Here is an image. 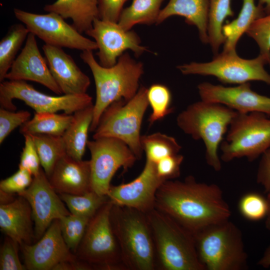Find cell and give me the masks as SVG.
I'll use <instances>...</instances> for the list:
<instances>
[{
    "label": "cell",
    "instance_id": "6da1fadb",
    "mask_svg": "<svg viewBox=\"0 0 270 270\" xmlns=\"http://www.w3.org/2000/svg\"><path fill=\"white\" fill-rule=\"evenodd\" d=\"M154 208L193 234L231 216L220 188L198 182L192 176L164 181L156 192Z\"/></svg>",
    "mask_w": 270,
    "mask_h": 270
},
{
    "label": "cell",
    "instance_id": "7a4b0ae2",
    "mask_svg": "<svg viewBox=\"0 0 270 270\" xmlns=\"http://www.w3.org/2000/svg\"><path fill=\"white\" fill-rule=\"evenodd\" d=\"M80 57L91 70L96 85V100L90 128L92 132L108 106L120 100L128 102L136 95L140 88L139 81L144 74V66L126 52L110 67H104L98 63L92 50L82 51Z\"/></svg>",
    "mask_w": 270,
    "mask_h": 270
},
{
    "label": "cell",
    "instance_id": "3957f363",
    "mask_svg": "<svg viewBox=\"0 0 270 270\" xmlns=\"http://www.w3.org/2000/svg\"><path fill=\"white\" fill-rule=\"evenodd\" d=\"M146 216L154 238L156 269L206 270L192 232L155 208Z\"/></svg>",
    "mask_w": 270,
    "mask_h": 270
},
{
    "label": "cell",
    "instance_id": "277c9868",
    "mask_svg": "<svg viewBox=\"0 0 270 270\" xmlns=\"http://www.w3.org/2000/svg\"><path fill=\"white\" fill-rule=\"evenodd\" d=\"M110 218L126 269H156L154 238L146 214L113 204Z\"/></svg>",
    "mask_w": 270,
    "mask_h": 270
},
{
    "label": "cell",
    "instance_id": "5b68a950",
    "mask_svg": "<svg viewBox=\"0 0 270 270\" xmlns=\"http://www.w3.org/2000/svg\"><path fill=\"white\" fill-rule=\"evenodd\" d=\"M236 113L223 104L201 100L189 105L176 118L181 130L193 139L203 141L206 163L215 171L222 168L218 148Z\"/></svg>",
    "mask_w": 270,
    "mask_h": 270
},
{
    "label": "cell",
    "instance_id": "8992f818",
    "mask_svg": "<svg viewBox=\"0 0 270 270\" xmlns=\"http://www.w3.org/2000/svg\"><path fill=\"white\" fill-rule=\"evenodd\" d=\"M196 252L206 270H245L248 255L242 234L229 220L194 234Z\"/></svg>",
    "mask_w": 270,
    "mask_h": 270
},
{
    "label": "cell",
    "instance_id": "52a82bcc",
    "mask_svg": "<svg viewBox=\"0 0 270 270\" xmlns=\"http://www.w3.org/2000/svg\"><path fill=\"white\" fill-rule=\"evenodd\" d=\"M148 88L142 86L130 100L114 102L102 114L94 131V139L112 138L126 144L138 159L143 150L140 128L146 111L149 105Z\"/></svg>",
    "mask_w": 270,
    "mask_h": 270
},
{
    "label": "cell",
    "instance_id": "ba28073f",
    "mask_svg": "<svg viewBox=\"0 0 270 270\" xmlns=\"http://www.w3.org/2000/svg\"><path fill=\"white\" fill-rule=\"evenodd\" d=\"M109 200L90 219L75 254L92 270H126L111 224Z\"/></svg>",
    "mask_w": 270,
    "mask_h": 270
},
{
    "label": "cell",
    "instance_id": "9c48e42d",
    "mask_svg": "<svg viewBox=\"0 0 270 270\" xmlns=\"http://www.w3.org/2000/svg\"><path fill=\"white\" fill-rule=\"evenodd\" d=\"M220 146L224 162L243 157L256 160L270 148V119L261 112H237Z\"/></svg>",
    "mask_w": 270,
    "mask_h": 270
},
{
    "label": "cell",
    "instance_id": "30bf717a",
    "mask_svg": "<svg viewBox=\"0 0 270 270\" xmlns=\"http://www.w3.org/2000/svg\"><path fill=\"white\" fill-rule=\"evenodd\" d=\"M268 59L262 54L252 59L240 57L236 52L222 51L209 62H192L178 66L183 74L212 76L224 84H242L250 81L264 82L270 86V74L264 68Z\"/></svg>",
    "mask_w": 270,
    "mask_h": 270
},
{
    "label": "cell",
    "instance_id": "8fae6325",
    "mask_svg": "<svg viewBox=\"0 0 270 270\" xmlns=\"http://www.w3.org/2000/svg\"><path fill=\"white\" fill-rule=\"evenodd\" d=\"M22 100L36 112H56L63 110L72 114L92 104V98L87 94L52 96L42 93L24 80H7L0 84V108L15 111L12 100Z\"/></svg>",
    "mask_w": 270,
    "mask_h": 270
},
{
    "label": "cell",
    "instance_id": "7c38bea8",
    "mask_svg": "<svg viewBox=\"0 0 270 270\" xmlns=\"http://www.w3.org/2000/svg\"><path fill=\"white\" fill-rule=\"evenodd\" d=\"M87 147L91 156V190L99 195L107 196L116 171L120 168L127 170L138 158L126 144L116 138L88 140Z\"/></svg>",
    "mask_w": 270,
    "mask_h": 270
},
{
    "label": "cell",
    "instance_id": "4fadbf2b",
    "mask_svg": "<svg viewBox=\"0 0 270 270\" xmlns=\"http://www.w3.org/2000/svg\"><path fill=\"white\" fill-rule=\"evenodd\" d=\"M14 12L16 19L26 26L30 32L45 44L82 51L98 50L94 41L82 36L56 13L38 14L18 8H14Z\"/></svg>",
    "mask_w": 270,
    "mask_h": 270
},
{
    "label": "cell",
    "instance_id": "5bb4252c",
    "mask_svg": "<svg viewBox=\"0 0 270 270\" xmlns=\"http://www.w3.org/2000/svg\"><path fill=\"white\" fill-rule=\"evenodd\" d=\"M18 195L25 198L31 207L36 240L42 238L54 220L70 214L42 168L30 185Z\"/></svg>",
    "mask_w": 270,
    "mask_h": 270
},
{
    "label": "cell",
    "instance_id": "9a60e30c",
    "mask_svg": "<svg viewBox=\"0 0 270 270\" xmlns=\"http://www.w3.org/2000/svg\"><path fill=\"white\" fill-rule=\"evenodd\" d=\"M86 34L94 39L98 46L96 53L100 64L104 67L114 65L126 50H131L136 56L148 51L142 46L138 36L133 30H126L118 24L96 18L92 28Z\"/></svg>",
    "mask_w": 270,
    "mask_h": 270
},
{
    "label": "cell",
    "instance_id": "2e32d148",
    "mask_svg": "<svg viewBox=\"0 0 270 270\" xmlns=\"http://www.w3.org/2000/svg\"><path fill=\"white\" fill-rule=\"evenodd\" d=\"M166 180L156 172V164L146 160L139 176L126 184L110 186L107 194L114 204L136 209L144 214L154 208L156 192Z\"/></svg>",
    "mask_w": 270,
    "mask_h": 270
},
{
    "label": "cell",
    "instance_id": "e0dca14e",
    "mask_svg": "<svg viewBox=\"0 0 270 270\" xmlns=\"http://www.w3.org/2000/svg\"><path fill=\"white\" fill-rule=\"evenodd\" d=\"M20 248L28 270H54L62 262L78 259L63 238L58 219L52 222L36 243L20 244Z\"/></svg>",
    "mask_w": 270,
    "mask_h": 270
},
{
    "label": "cell",
    "instance_id": "ac0fdd59",
    "mask_svg": "<svg viewBox=\"0 0 270 270\" xmlns=\"http://www.w3.org/2000/svg\"><path fill=\"white\" fill-rule=\"evenodd\" d=\"M198 89L202 100L220 104L241 114L258 112L270 116V97L254 92L249 82L226 87L204 82Z\"/></svg>",
    "mask_w": 270,
    "mask_h": 270
},
{
    "label": "cell",
    "instance_id": "d6986e66",
    "mask_svg": "<svg viewBox=\"0 0 270 270\" xmlns=\"http://www.w3.org/2000/svg\"><path fill=\"white\" fill-rule=\"evenodd\" d=\"M36 37L33 34H28L24 47L6 75L5 79L34 82L54 93L60 94L62 92L52 75L46 58L40 51Z\"/></svg>",
    "mask_w": 270,
    "mask_h": 270
},
{
    "label": "cell",
    "instance_id": "ffe728a7",
    "mask_svg": "<svg viewBox=\"0 0 270 270\" xmlns=\"http://www.w3.org/2000/svg\"><path fill=\"white\" fill-rule=\"evenodd\" d=\"M50 72L64 94H86L90 84L89 77L62 48L47 44L42 46Z\"/></svg>",
    "mask_w": 270,
    "mask_h": 270
},
{
    "label": "cell",
    "instance_id": "44dd1931",
    "mask_svg": "<svg viewBox=\"0 0 270 270\" xmlns=\"http://www.w3.org/2000/svg\"><path fill=\"white\" fill-rule=\"evenodd\" d=\"M48 178L58 194L88 192L92 190L90 160H76L66 154L56 163Z\"/></svg>",
    "mask_w": 270,
    "mask_h": 270
},
{
    "label": "cell",
    "instance_id": "7402d4cb",
    "mask_svg": "<svg viewBox=\"0 0 270 270\" xmlns=\"http://www.w3.org/2000/svg\"><path fill=\"white\" fill-rule=\"evenodd\" d=\"M31 207L24 197L0 204V228L8 236L20 244H32L34 240Z\"/></svg>",
    "mask_w": 270,
    "mask_h": 270
},
{
    "label": "cell",
    "instance_id": "603a6c76",
    "mask_svg": "<svg viewBox=\"0 0 270 270\" xmlns=\"http://www.w3.org/2000/svg\"><path fill=\"white\" fill-rule=\"evenodd\" d=\"M208 0H170L160 10L156 24L170 16H179L188 24L195 26L200 38L204 44H208Z\"/></svg>",
    "mask_w": 270,
    "mask_h": 270
},
{
    "label": "cell",
    "instance_id": "cb8c5ba5",
    "mask_svg": "<svg viewBox=\"0 0 270 270\" xmlns=\"http://www.w3.org/2000/svg\"><path fill=\"white\" fill-rule=\"evenodd\" d=\"M44 10L71 19L72 25L81 34L90 30L98 18V0H57L46 5Z\"/></svg>",
    "mask_w": 270,
    "mask_h": 270
},
{
    "label": "cell",
    "instance_id": "d4e9b609",
    "mask_svg": "<svg viewBox=\"0 0 270 270\" xmlns=\"http://www.w3.org/2000/svg\"><path fill=\"white\" fill-rule=\"evenodd\" d=\"M93 116V104L77 110L73 114L72 120L62 136L66 154L75 160H82Z\"/></svg>",
    "mask_w": 270,
    "mask_h": 270
},
{
    "label": "cell",
    "instance_id": "484cf974",
    "mask_svg": "<svg viewBox=\"0 0 270 270\" xmlns=\"http://www.w3.org/2000/svg\"><path fill=\"white\" fill-rule=\"evenodd\" d=\"M265 14L264 9L256 5L254 0H242V8L236 18L223 26L225 42L222 51L236 52V44L242 35L255 20Z\"/></svg>",
    "mask_w": 270,
    "mask_h": 270
},
{
    "label": "cell",
    "instance_id": "4316f807",
    "mask_svg": "<svg viewBox=\"0 0 270 270\" xmlns=\"http://www.w3.org/2000/svg\"><path fill=\"white\" fill-rule=\"evenodd\" d=\"M72 118L73 114L65 112H36L32 118L20 126V131L23 135L46 134L62 136Z\"/></svg>",
    "mask_w": 270,
    "mask_h": 270
},
{
    "label": "cell",
    "instance_id": "83f0119b",
    "mask_svg": "<svg viewBox=\"0 0 270 270\" xmlns=\"http://www.w3.org/2000/svg\"><path fill=\"white\" fill-rule=\"evenodd\" d=\"M164 0H132L131 4L123 9L118 21L124 30H130L137 24L156 23Z\"/></svg>",
    "mask_w": 270,
    "mask_h": 270
},
{
    "label": "cell",
    "instance_id": "f1b7e54d",
    "mask_svg": "<svg viewBox=\"0 0 270 270\" xmlns=\"http://www.w3.org/2000/svg\"><path fill=\"white\" fill-rule=\"evenodd\" d=\"M232 0H208V44L214 55L225 42L222 27L225 20L233 16Z\"/></svg>",
    "mask_w": 270,
    "mask_h": 270
},
{
    "label": "cell",
    "instance_id": "f546056e",
    "mask_svg": "<svg viewBox=\"0 0 270 270\" xmlns=\"http://www.w3.org/2000/svg\"><path fill=\"white\" fill-rule=\"evenodd\" d=\"M30 32L24 24L12 25L0 41V82L5 79Z\"/></svg>",
    "mask_w": 270,
    "mask_h": 270
},
{
    "label": "cell",
    "instance_id": "4dcf8cb0",
    "mask_svg": "<svg viewBox=\"0 0 270 270\" xmlns=\"http://www.w3.org/2000/svg\"><path fill=\"white\" fill-rule=\"evenodd\" d=\"M33 140L40 164L48 178L58 161L66 154L62 136L30 134Z\"/></svg>",
    "mask_w": 270,
    "mask_h": 270
},
{
    "label": "cell",
    "instance_id": "1f68e13d",
    "mask_svg": "<svg viewBox=\"0 0 270 270\" xmlns=\"http://www.w3.org/2000/svg\"><path fill=\"white\" fill-rule=\"evenodd\" d=\"M140 142L146 160L155 164L166 156L178 154L182 148L174 137L160 132L142 136Z\"/></svg>",
    "mask_w": 270,
    "mask_h": 270
},
{
    "label": "cell",
    "instance_id": "d6a6232c",
    "mask_svg": "<svg viewBox=\"0 0 270 270\" xmlns=\"http://www.w3.org/2000/svg\"><path fill=\"white\" fill-rule=\"evenodd\" d=\"M70 213L74 215L92 218L108 200L107 196H100L92 190L82 194H58Z\"/></svg>",
    "mask_w": 270,
    "mask_h": 270
},
{
    "label": "cell",
    "instance_id": "836d02e7",
    "mask_svg": "<svg viewBox=\"0 0 270 270\" xmlns=\"http://www.w3.org/2000/svg\"><path fill=\"white\" fill-rule=\"evenodd\" d=\"M147 97L152 109L148 118L150 126L173 112V108L170 106L172 94L166 86L160 84H152L148 88Z\"/></svg>",
    "mask_w": 270,
    "mask_h": 270
},
{
    "label": "cell",
    "instance_id": "e575fe53",
    "mask_svg": "<svg viewBox=\"0 0 270 270\" xmlns=\"http://www.w3.org/2000/svg\"><path fill=\"white\" fill-rule=\"evenodd\" d=\"M91 218L70 214L60 219L63 238L68 248L74 254Z\"/></svg>",
    "mask_w": 270,
    "mask_h": 270
},
{
    "label": "cell",
    "instance_id": "d590c367",
    "mask_svg": "<svg viewBox=\"0 0 270 270\" xmlns=\"http://www.w3.org/2000/svg\"><path fill=\"white\" fill-rule=\"evenodd\" d=\"M238 209L240 214L246 220L259 221L266 216L268 202L266 196L257 192H248L239 200Z\"/></svg>",
    "mask_w": 270,
    "mask_h": 270
},
{
    "label": "cell",
    "instance_id": "8d00e7d4",
    "mask_svg": "<svg viewBox=\"0 0 270 270\" xmlns=\"http://www.w3.org/2000/svg\"><path fill=\"white\" fill-rule=\"evenodd\" d=\"M246 33L256 42L260 54L268 59L270 65V14L255 20Z\"/></svg>",
    "mask_w": 270,
    "mask_h": 270
},
{
    "label": "cell",
    "instance_id": "74e56055",
    "mask_svg": "<svg viewBox=\"0 0 270 270\" xmlns=\"http://www.w3.org/2000/svg\"><path fill=\"white\" fill-rule=\"evenodd\" d=\"M30 113L27 110L15 112L0 108V144L11 132L29 120Z\"/></svg>",
    "mask_w": 270,
    "mask_h": 270
},
{
    "label": "cell",
    "instance_id": "f35d334b",
    "mask_svg": "<svg viewBox=\"0 0 270 270\" xmlns=\"http://www.w3.org/2000/svg\"><path fill=\"white\" fill-rule=\"evenodd\" d=\"M20 244L6 236L0 248V270H24L26 268L20 260L18 254Z\"/></svg>",
    "mask_w": 270,
    "mask_h": 270
},
{
    "label": "cell",
    "instance_id": "ab89813d",
    "mask_svg": "<svg viewBox=\"0 0 270 270\" xmlns=\"http://www.w3.org/2000/svg\"><path fill=\"white\" fill-rule=\"evenodd\" d=\"M23 136L24 146L21 154L18 167L20 169L28 171L34 176L39 173L41 168L40 158L32 136L30 134Z\"/></svg>",
    "mask_w": 270,
    "mask_h": 270
},
{
    "label": "cell",
    "instance_id": "60d3db41",
    "mask_svg": "<svg viewBox=\"0 0 270 270\" xmlns=\"http://www.w3.org/2000/svg\"><path fill=\"white\" fill-rule=\"evenodd\" d=\"M32 175L28 171L18 169L10 177L0 182V190L17 194L26 190L32 184Z\"/></svg>",
    "mask_w": 270,
    "mask_h": 270
},
{
    "label": "cell",
    "instance_id": "b9f144b4",
    "mask_svg": "<svg viewBox=\"0 0 270 270\" xmlns=\"http://www.w3.org/2000/svg\"><path fill=\"white\" fill-rule=\"evenodd\" d=\"M183 160L184 156L179 154L160 160L156 164L158 176L166 180L178 178L180 176V168Z\"/></svg>",
    "mask_w": 270,
    "mask_h": 270
},
{
    "label": "cell",
    "instance_id": "7bdbcfd3",
    "mask_svg": "<svg viewBox=\"0 0 270 270\" xmlns=\"http://www.w3.org/2000/svg\"><path fill=\"white\" fill-rule=\"evenodd\" d=\"M128 0H98V18L118 22L122 7Z\"/></svg>",
    "mask_w": 270,
    "mask_h": 270
},
{
    "label": "cell",
    "instance_id": "ee69618b",
    "mask_svg": "<svg viewBox=\"0 0 270 270\" xmlns=\"http://www.w3.org/2000/svg\"><path fill=\"white\" fill-rule=\"evenodd\" d=\"M256 182L268 193L270 190V148L262 155L257 174Z\"/></svg>",
    "mask_w": 270,
    "mask_h": 270
},
{
    "label": "cell",
    "instance_id": "f6af8a7d",
    "mask_svg": "<svg viewBox=\"0 0 270 270\" xmlns=\"http://www.w3.org/2000/svg\"><path fill=\"white\" fill-rule=\"evenodd\" d=\"M258 264L264 268L270 267V245L264 250L263 254L258 262Z\"/></svg>",
    "mask_w": 270,
    "mask_h": 270
},
{
    "label": "cell",
    "instance_id": "bcb514c9",
    "mask_svg": "<svg viewBox=\"0 0 270 270\" xmlns=\"http://www.w3.org/2000/svg\"><path fill=\"white\" fill-rule=\"evenodd\" d=\"M0 204H6L13 201L16 198L13 196L14 194L6 192L0 190Z\"/></svg>",
    "mask_w": 270,
    "mask_h": 270
},
{
    "label": "cell",
    "instance_id": "7dc6e473",
    "mask_svg": "<svg viewBox=\"0 0 270 270\" xmlns=\"http://www.w3.org/2000/svg\"><path fill=\"white\" fill-rule=\"evenodd\" d=\"M258 5L264 9L266 14H270V0H258Z\"/></svg>",
    "mask_w": 270,
    "mask_h": 270
},
{
    "label": "cell",
    "instance_id": "c3c4849f",
    "mask_svg": "<svg viewBox=\"0 0 270 270\" xmlns=\"http://www.w3.org/2000/svg\"><path fill=\"white\" fill-rule=\"evenodd\" d=\"M266 194V198L268 202V210L267 216L265 218V226L266 228L270 232V190Z\"/></svg>",
    "mask_w": 270,
    "mask_h": 270
}]
</instances>
